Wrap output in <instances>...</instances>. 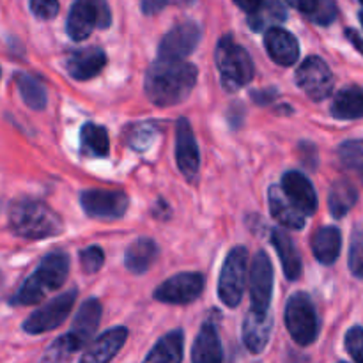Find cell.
<instances>
[{
  "instance_id": "1",
  "label": "cell",
  "mask_w": 363,
  "mask_h": 363,
  "mask_svg": "<svg viewBox=\"0 0 363 363\" xmlns=\"http://www.w3.org/2000/svg\"><path fill=\"white\" fill-rule=\"evenodd\" d=\"M199 71L184 60H156L145 73V94L156 106L183 103L197 84Z\"/></svg>"
},
{
  "instance_id": "2",
  "label": "cell",
  "mask_w": 363,
  "mask_h": 363,
  "mask_svg": "<svg viewBox=\"0 0 363 363\" xmlns=\"http://www.w3.org/2000/svg\"><path fill=\"white\" fill-rule=\"evenodd\" d=\"M9 227L23 240H45L64 230L62 218L45 202L34 199H21L11 206Z\"/></svg>"
},
{
  "instance_id": "3",
  "label": "cell",
  "mask_w": 363,
  "mask_h": 363,
  "mask_svg": "<svg viewBox=\"0 0 363 363\" xmlns=\"http://www.w3.org/2000/svg\"><path fill=\"white\" fill-rule=\"evenodd\" d=\"M216 67L225 91L236 92L254 78V62L243 46L238 45L233 35H223L216 45Z\"/></svg>"
},
{
  "instance_id": "4",
  "label": "cell",
  "mask_w": 363,
  "mask_h": 363,
  "mask_svg": "<svg viewBox=\"0 0 363 363\" xmlns=\"http://www.w3.org/2000/svg\"><path fill=\"white\" fill-rule=\"evenodd\" d=\"M112 11L106 0H77L67 16L66 30L73 41H84L94 28H108Z\"/></svg>"
},
{
  "instance_id": "5",
  "label": "cell",
  "mask_w": 363,
  "mask_h": 363,
  "mask_svg": "<svg viewBox=\"0 0 363 363\" xmlns=\"http://www.w3.org/2000/svg\"><path fill=\"white\" fill-rule=\"evenodd\" d=\"M287 332L300 346H311L319 335V319L314 303L307 293H296L286 307Z\"/></svg>"
},
{
  "instance_id": "6",
  "label": "cell",
  "mask_w": 363,
  "mask_h": 363,
  "mask_svg": "<svg viewBox=\"0 0 363 363\" xmlns=\"http://www.w3.org/2000/svg\"><path fill=\"white\" fill-rule=\"evenodd\" d=\"M248 273V250L236 247L227 254L218 279V296L222 303L234 308L241 303Z\"/></svg>"
},
{
  "instance_id": "7",
  "label": "cell",
  "mask_w": 363,
  "mask_h": 363,
  "mask_svg": "<svg viewBox=\"0 0 363 363\" xmlns=\"http://www.w3.org/2000/svg\"><path fill=\"white\" fill-rule=\"evenodd\" d=\"M74 300H77V291L71 289L67 293L59 294L57 298H53L52 301H48L46 305H43L39 311L32 312L23 323V330L30 335H39V333L52 332V330L59 328L64 321L67 319L69 312L73 311Z\"/></svg>"
},
{
  "instance_id": "8",
  "label": "cell",
  "mask_w": 363,
  "mask_h": 363,
  "mask_svg": "<svg viewBox=\"0 0 363 363\" xmlns=\"http://www.w3.org/2000/svg\"><path fill=\"white\" fill-rule=\"evenodd\" d=\"M296 84L312 101H323L333 91V73L321 57L312 55L298 67Z\"/></svg>"
},
{
  "instance_id": "9",
  "label": "cell",
  "mask_w": 363,
  "mask_h": 363,
  "mask_svg": "<svg viewBox=\"0 0 363 363\" xmlns=\"http://www.w3.org/2000/svg\"><path fill=\"white\" fill-rule=\"evenodd\" d=\"M204 291V277L201 273H177L156 287L155 298L162 303L188 305Z\"/></svg>"
},
{
  "instance_id": "10",
  "label": "cell",
  "mask_w": 363,
  "mask_h": 363,
  "mask_svg": "<svg viewBox=\"0 0 363 363\" xmlns=\"http://www.w3.org/2000/svg\"><path fill=\"white\" fill-rule=\"evenodd\" d=\"M201 27L194 21L176 25L163 35L158 48V60H184L201 41Z\"/></svg>"
},
{
  "instance_id": "11",
  "label": "cell",
  "mask_w": 363,
  "mask_h": 363,
  "mask_svg": "<svg viewBox=\"0 0 363 363\" xmlns=\"http://www.w3.org/2000/svg\"><path fill=\"white\" fill-rule=\"evenodd\" d=\"M80 204L92 218L116 220L126 215L130 201L124 191L85 190L80 194Z\"/></svg>"
},
{
  "instance_id": "12",
  "label": "cell",
  "mask_w": 363,
  "mask_h": 363,
  "mask_svg": "<svg viewBox=\"0 0 363 363\" xmlns=\"http://www.w3.org/2000/svg\"><path fill=\"white\" fill-rule=\"evenodd\" d=\"M273 294V264L266 252H257L250 268V300L252 311H269Z\"/></svg>"
},
{
  "instance_id": "13",
  "label": "cell",
  "mask_w": 363,
  "mask_h": 363,
  "mask_svg": "<svg viewBox=\"0 0 363 363\" xmlns=\"http://www.w3.org/2000/svg\"><path fill=\"white\" fill-rule=\"evenodd\" d=\"M176 160L181 174L190 183H194L199 176L201 155H199L197 140H195L194 130L188 119H179L176 124Z\"/></svg>"
},
{
  "instance_id": "14",
  "label": "cell",
  "mask_w": 363,
  "mask_h": 363,
  "mask_svg": "<svg viewBox=\"0 0 363 363\" xmlns=\"http://www.w3.org/2000/svg\"><path fill=\"white\" fill-rule=\"evenodd\" d=\"M280 188L301 215L311 216L318 211V195L305 174L298 172V170H289L284 174Z\"/></svg>"
},
{
  "instance_id": "15",
  "label": "cell",
  "mask_w": 363,
  "mask_h": 363,
  "mask_svg": "<svg viewBox=\"0 0 363 363\" xmlns=\"http://www.w3.org/2000/svg\"><path fill=\"white\" fill-rule=\"evenodd\" d=\"M99 321H101V303L94 298L85 300L78 311L77 318H74L71 332L67 333V339L73 344L74 351H80L82 347L91 342L96 330H98Z\"/></svg>"
},
{
  "instance_id": "16",
  "label": "cell",
  "mask_w": 363,
  "mask_h": 363,
  "mask_svg": "<svg viewBox=\"0 0 363 363\" xmlns=\"http://www.w3.org/2000/svg\"><path fill=\"white\" fill-rule=\"evenodd\" d=\"M106 66V55L101 48L89 46V48L77 50L71 53L66 60V69L71 78L74 80H91L101 73L103 67Z\"/></svg>"
},
{
  "instance_id": "17",
  "label": "cell",
  "mask_w": 363,
  "mask_h": 363,
  "mask_svg": "<svg viewBox=\"0 0 363 363\" xmlns=\"http://www.w3.org/2000/svg\"><path fill=\"white\" fill-rule=\"evenodd\" d=\"M273 318L272 312L252 311L247 314L243 323V342L250 353L259 354L266 350L272 335Z\"/></svg>"
},
{
  "instance_id": "18",
  "label": "cell",
  "mask_w": 363,
  "mask_h": 363,
  "mask_svg": "<svg viewBox=\"0 0 363 363\" xmlns=\"http://www.w3.org/2000/svg\"><path fill=\"white\" fill-rule=\"evenodd\" d=\"M128 330L124 326H116L103 335H99L91 346L85 350L78 363H108L126 344Z\"/></svg>"
},
{
  "instance_id": "19",
  "label": "cell",
  "mask_w": 363,
  "mask_h": 363,
  "mask_svg": "<svg viewBox=\"0 0 363 363\" xmlns=\"http://www.w3.org/2000/svg\"><path fill=\"white\" fill-rule=\"evenodd\" d=\"M264 46L269 57L280 66H293L300 57L298 39L282 27H269L266 30Z\"/></svg>"
},
{
  "instance_id": "20",
  "label": "cell",
  "mask_w": 363,
  "mask_h": 363,
  "mask_svg": "<svg viewBox=\"0 0 363 363\" xmlns=\"http://www.w3.org/2000/svg\"><path fill=\"white\" fill-rule=\"evenodd\" d=\"M67 273H69V257L64 252L55 250L43 257L38 269L32 275L50 293V291L59 289L66 282Z\"/></svg>"
},
{
  "instance_id": "21",
  "label": "cell",
  "mask_w": 363,
  "mask_h": 363,
  "mask_svg": "<svg viewBox=\"0 0 363 363\" xmlns=\"http://www.w3.org/2000/svg\"><path fill=\"white\" fill-rule=\"evenodd\" d=\"M194 363H223V350L213 323H204L191 350Z\"/></svg>"
},
{
  "instance_id": "22",
  "label": "cell",
  "mask_w": 363,
  "mask_h": 363,
  "mask_svg": "<svg viewBox=\"0 0 363 363\" xmlns=\"http://www.w3.org/2000/svg\"><path fill=\"white\" fill-rule=\"evenodd\" d=\"M268 202L272 216L287 229H303L305 215H301L296 208L289 202V199L284 195L282 188L279 184H273L268 191Z\"/></svg>"
},
{
  "instance_id": "23",
  "label": "cell",
  "mask_w": 363,
  "mask_h": 363,
  "mask_svg": "<svg viewBox=\"0 0 363 363\" xmlns=\"http://www.w3.org/2000/svg\"><path fill=\"white\" fill-rule=\"evenodd\" d=\"M156 257H158V247L155 241L149 238H140L128 247L126 254H124V266L128 268V272L142 275V273L149 272V268L155 264Z\"/></svg>"
},
{
  "instance_id": "24",
  "label": "cell",
  "mask_w": 363,
  "mask_h": 363,
  "mask_svg": "<svg viewBox=\"0 0 363 363\" xmlns=\"http://www.w3.org/2000/svg\"><path fill=\"white\" fill-rule=\"evenodd\" d=\"M272 243L275 247L277 254H279L280 262H282L284 275L289 280H298L301 277V257L298 254L296 247H294L293 240L287 233L280 229H273L272 233Z\"/></svg>"
},
{
  "instance_id": "25",
  "label": "cell",
  "mask_w": 363,
  "mask_h": 363,
  "mask_svg": "<svg viewBox=\"0 0 363 363\" xmlns=\"http://www.w3.org/2000/svg\"><path fill=\"white\" fill-rule=\"evenodd\" d=\"M342 236L337 227H321L312 238V252L321 264L332 266L339 259Z\"/></svg>"
},
{
  "instance_id": "26",
  "label": "cell",
  "mask_w": 363,
  "mask_h": 363,
  "mask_svg": "<svg viewBox=\"0 0 363 363\" xmlns=\"http://www.w3.org/2000/svg\"><path fill=\"white\" fill-rule=\"evenodd\" d=\"M332 116L340 121H354L363 117V87L350 85L337 92L332 103Z\"/></svg>"
},
{
  "instance_id": "27",
  "label": "cell",
  "mask_w": 363,
  "mask_h": 363,
  "mask_svg": "<svg viewBox=\"0 0 363 363\" xmlns=\"http://www.w3.org/2000/svg\"><path fill=\"white\" fill-rule=\"evenodd\" d=\"M183 332L174 330L156 342L151 353L145 357L144 363H183Z\"/></svg>"
},
{
  "instance_id": "28",
  "label": "cell",
  "mask_w": 363,
  "mask_h": 363,
  "mask_svg": "<svg viewBox=\"0 0 363 363\" xmlns=\"http://www.w3.org/2000/svg\"><path fill=\"white\" fill-rule=\"evenodd\" d=\"M358 201V191L353 183L339 179L332 184L328 194V208L333 218H342L353 209Z\"/></svg>"
},
{
  "instance_id": "29",
  "label": "cell",
  "mask_w": 363,
  "mask_h": 363,
  "mask_svg": "<svg viewBox=\"0 0 363 363\" xmlns=\"http://www.w3.org/2000/svg\"><path fill=\"white\" fill-rule=\"evenodd\" d=\"M14 80H16V87L20 91L21 99H23L28 108L45 110L48 94H46V87L38 78L27 73H16Z\"/></svg>"
},
{
  "instance_id": "30",
  "label": "cell",
  "mask_w": 363,
  "mask_h": 363,
  "mask_svg": "<svg viewBox=\"0 0 363 363\" xmlns=\"http://www.w3.org/2000/svg\"><path fill=\"white\" fill-rule=\"evenodd\" d=\"M80 144H82V151L89 156H98V158H103V156L108 155V149H110L108 133H106V130L101 126V124H94V123L84 124L80 131Z\"/></svg>"
},
{
  "instance_id": "31",
  "label": "cell",
  "mask_w": 363,
  "mask_h": 363,
  "mask_svg": "<svg viewBox=\"0 0 363 363\" xmlns=\"http://www.w3.org/2000/svg\"><path fill=\"white\" fill-rule=\"evenodd\" d=\"M340 165L363 181V140H346L339 147Z\"/></svg>"
},
{
  "instance_id": "32",
  "label": "cell",
  "mask_w": 363,
  "mask_h": 363,
  "mask_svg": "<svg viewBox=\"0 0 363 363\" xmlns=\"http://www.w3.org/2000/svg\"><path fill=\"white\" fill-rule=\"evenodd\" d=\"M350 269L357 279L363 280V227H354L351 234L350 247Z\"/></svg>"
},
{
  "instance_id": "33",
  "label": "cell",
  "mask_w": 363,
  "mask_h": 363,
  "mask_svg": "<svg viewBox=\"0 0 363 363\" xmlns=\"http://www.w3.org/2000/svg\"><path fill=\"white\" fill-rule=\"evenodd\" d=\"M337 13H339V9H337L335 0H315L312 9L308 11L307 18L314 23L326 27V25L335 21Z\"/></svg>"
},
{
  "instance_id": "34",
  "label": "cell",
  "mask_w": 363,
  "mask_h": 363,
  "mask_svg": "<svg viewBox=\"0 0 363 363\" xmlns=\"http://www.w3.org/2000/svg\"><path fill=\"white\" fill-rule=\"evenodd\" d=\"M284 0H262V11L257 16L250 18V25L254 28H261L264 25V18H272L275 21H284L286 20V6H284Z\"/></svg>"
},
{
  "instance_id": "35",
  "label": "cell",
  "mask_w": 363,
  "mask_h": 363,
  "mask_svg": "<svg viewBox=\"0 0 363 363\" xmlns=\"http://www.w3.org/2000/svg\"><path fill=\"white\" fill-rule=\"evenodd\" d=\"M73 353H77L73 344L67 339V335H64L60 337V339H57L55 342L48 347V351H46L45 354V362L43 363H64Z\"/></svg>"
},
{
  "instance_id": "36",
  "label": "cell",
  "mask_w": 363,
  "mask_h": 363,
  "mask_svg": "<svg viewBox=\"0 0 363 363\" xmlns=\"http://www.w3.org/2000/svg\"><path fill=\"white\" fill-rule=\"evenodd\" d=\"M103 262H105V254H103V250L99 247H89L80 252L82 269H84L85 273H89V275L99 272Z\"/></svg>"
},
{
  "instance_id": "37",
  "label": "cell",
  "mask_w": 363,
  "mask_h": 363,
  "mask_svg": "<svg viewBox=\"0 0 363 363\" xmlns=\"http://www.w3.org/2000/svg\"><path fill=\"white\" fill-rule=\"evenodd\" d=\"M346 350L354 363H363V328L353 326L346 333Z\"/></svg>"
},
{
  "instance_id": "38",
  "label": "cell",
  "mask_w": 363,
  "mask_h": 363,
  "mask_svg": "<svg viewBox=\"0 0 363 363\" xmlns=\"http://www.w3.org/2000/svg\"><path fill=\"white\" fill-rule=\"evenodd\" d=\"M30 11L39 20H53L59 14V0H30Z\"/></svg>"
},
{
  "instance_id": "39",
  "label": "cell",
  "mask_w": 363,
  "mask_h": 363,
  "mask_svg": "<svg viewBox=\"0 0 363 363\" xmlns=\"http://www.w3.org/2000/svg\"><path fill=\"white\" fill-rule=\"evenodd\" d=\"M234 2H236V6L240 7V9H243L245 13L250 14V18L257 16L262 11V0H234Z\"/></svg>"
},
{
  "instance_id": "40",
  "label": "cell",
  "mask_w": 363,
  "mask_h": 363,
  "mask_svg": "<svg viewBox=\"0 0 363 363\" xmlns=\"http://www.w3.org/2000/svg\"><path fill=\"white\" fill-rule=\"evenodd\" d=\"M167 6L165 0H142V11L145 14H156Z\"/></svg>"
},
{
  "instance_id": "41",
  "label": "cell",
  "mask_w": 363,
  "mask_h": 363,
  "mask_svg": "<svg viewBox=\"0 0 363 363\" xmlns=\"http://www.w3.org/2000/svg\"><path fill=\"white\" fill-rule=\"evenodd\" d=\"M346 35H347V39H350V41L353 43L354 48H357L358 52H360L362 55H363V39H362V35L358 34L357 30H353V28H347Z\"/></svg>"
},
{
  "instance_id": "42",
  "label": "cell",
  "mask_w": 363,
  "mask_h": 363,
  "mask_svg": "<svg viewBox=\"0 0 363 363\" xmlns=\"http://www.w3.org/2000/svg\"><path fill=\"white\" fill-rule=\"evenodd\" d=\"M255 98V101L257 103H268V101H272L273 99V96H275V92L273 91H262V92H254V94H252Z\"/></svg>"
},
{
  "instance_id": "43",
  "label": "cell",
  "mask_w": 363,
  "mask_h": 363,
  "mask_svg": "<svg viewBox=\"0 0 363 363\" xmlns=\"http://www.w3.org/2000/svg\"><path fill=\"white\" fill-rule=\"evenodd\" d=\"M167 4H176V6H188V4H191L194 0H165Z\"/></svg>"
},
{
  "instance_id": "44",
  "label": "cell",
  "mask_w": 363,
  "mask_h": 363,
  "mask_svg": "<svg viewBox=\"0 0 363 363\" xmlns=\"http://www.w3.org/2000/svg\"><path fill=\"white\" fill-rule=\"evenodd\" d=\"M284 2H287V4H289V6L294 7V4H296V0H284Z\"/></svg>"
},
{
  "instance_id": "45",
  "label": "cell",
  "mask_w": 363,
  "mask_h": 363,
  "mask_svg": "<svg viewBox=\"0 0 363 363\" xmlns=\"http://www.w3.org/2000/svg\"><path fill=\"white\" fill-rule=\"evenodd\" d=\"M2 286H4V280H2V275H0V293H2Z\"/></svg>"
},
{
  "instance_id": "46",
  "label": "cell",
  "mask_w": 363,
  "mask_h": 363,
  "mask_svg": "<svg viewBox=\"0 0 363 363\" xmlns=\"http://www.w3.org/2000/svg\"><path fill=\"white\" fill-rule=\"evenodd\" d=\"M360 23H362V27H363V11H360Z\"/></svg>"
},
{
  "instance_id": "47",
  "label": "cell",
  "mask_w": 363,
  "mask_h": 363,
  "mask_svg": "<svg viewBox=\"0 0 363 363\" xmlns=\"http://www.w3.org/2000/svg\"><path fill=\"white\" fill-rule=\"evenodd\" d=\"M360 4H362V6H363V0H360Z\"/></svg>"
}]
</instances>
